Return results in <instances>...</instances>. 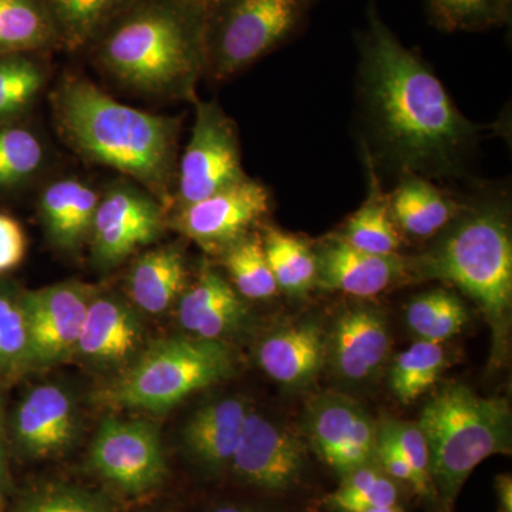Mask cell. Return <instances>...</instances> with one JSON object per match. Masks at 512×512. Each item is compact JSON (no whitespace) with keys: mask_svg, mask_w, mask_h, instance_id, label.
<instances>
[{"mask_svg":"<svg viewBox=\"0 0 512 512\" xmlns=\"http://www.w3.org/2000/svg\"><path fill=\"white\" fill-rule=\"evenodd\" d=\"M178 319L195 338L224 340L245 325L248 308L231 282L207 266L181 295Z\"/></svg>","mask_w":512,"mask_h":512,"instance_id":"obj_18","label":"cell"},{"mask_svg":"<svg viewBox=\"0 0 512 512\" xmlns=\"http://www.w3.org/2000/svg\"><path fill=\"white\" fill-rule=\"evenodd\" d=\"M313 249L318 265L316 286L323 291L372 298L409 276L404 256L360 251L339 234L323 238Z\"/></svg>","mask_w":512,"mask_h":512,"instance_id":"obj_15","label":"cell"},{"mask_svg":"<svg viewBox=\"0 0 512 512\" xmlns=\"http://www.w3.org/2000/svg\"><path fill=\"white\" fill-rule=\"evenodd\" d=\"M131 0H43L57 45L76 52L90 49L111 20Z\"/></svg>","mask_w":512,"mask_h":512,"instance_id":"obj_26","label":"cell"},{"mask_svg":"<svg viewBox=\"0 0 512 512\" xmlns=\"http://www.w3.org/2000/svg\"><path fill=\"white\" fill-rule=\"evenodd\" d=\"M198 2L205 3V5L210 6L211 8L212 5H215V3L220 2V0H198Z\"/></svg>","mask_w":512,"mask_h":512,"instance_id":"obj_44","label":"cell"},{"mask_svg":"<svg viewBox=\"0 0 512 512\" xmlns=\"http://www.w3.org/2000/svg\"><path fill=\"white\" fill-rule=\"evenodd\" d=\"M340 480L339 487L325 498V504L333 512H365L370 508L399 505L400 485L373 460Z\"/></svg>","mask_w":512,"mask_h":512,"instance_id":"obj_31","label":"cell"},{"mask_svg":"<svg viewBox=\"0 0 512 512\" xmlns=\"http://www.w3.org/2000/svg\"><path fill=\"white\" fill-rule=\"evenodd\" d=\"M16 512H111V504L99 493L74 485L55 484L30 494Z\"/></svg>","mask_w":512,"mask_h":512,"instance_id":"obj_38","label":"cell"},{"mask_svg":"<svg viewBox=\"0 0 512 512\" xmlns=\"http://www.w3.org/2000/svg\"><path fill=\"white\" fill-rule=\"evenodd\" d=\"M363 160L369 175V191L362 207L352 214L339 235L352 247L369 254H399L402 232L393 220L379 174L367 158L363 157Z\"/></svg>","mask_w":512,"mask_h":512,"instance_id":"obj_25","label":"cell"},{"mask_svg":"<svg viewBox=\"0 0 512 512\" xmlns=\"http://www.w3.org/2000/svg\"><path fill=\"white\" fill-rule=\"evenodd\" d=\"M29 366V332L22 293L0 285V375H15Z\"/></svg>","mask_w":512,"mask_h":512,"instance_id":"obj_34","label":"cell"},{"mask_svg":"<svg viewBox=\"0 0 512 512\" xmlns=\"http://www.w3.org/2000/svg\"><path fill=\"white\" fill-rule=\"evenodd\" d=\"M100 197L82 181L66 178L45 188L40 215L50 241L57 248L74 251L92 237Z\"/></svg>","mask_w":512,"mask_h":512,"instance_id":"obj_23","label":"cell"},{"mask_svg":"<svg viewBox=\"0 0 512 512\" xmlns=\"http://www.w3.org/2000/svg\"><path fill=\"white\" fill-rule=\"evenodd\" d=\"M96 289L63 282L22 293L28 322L30 366H50L76 353L87 309Z\"/></svg>","mask_w":512,"mask_h":512,"instance_id":"obj_14","label":"cell"},{"mask_svg":"<svg viewBox=\"0 0 512 512\" xmlns=\"http://www.w3.org/2000/svg\"><path fill=\"white\" fill-rule=\"evenodd\" d=\"M26 254V235L15 218L0 214V274L16 268Z\"/></svg>","mask_w":512,"mask_h":512,"instance_id":"obj_39","label":"cell"},{"mask_svg":"<svg viewBox=\"0 0 512 512\" xmlns=\"http://www.w3.org/2000/svg\"><path fill=\"white\" fill-rule=\"evenodd\" d=\"M463 204L423 254L407 259L409 275L453 285L484 313L493 330L494 359L503 353L512 306V237L504 197Z\"/></svg>","mask_w":512,"mask_h":512,"instance_id":"obj_4","label":"cell"},{"mask_svg":"<svg viewBox=\"0 0 512 512\" xmlns=\"http://www.w3.org/2000/svg\"><path fill=\"white\" fill-rule=\"evenodd\" d=\"M90 463L128 494L153 490L167 473L158 431L143 421L104 420L93 440Z\"/></svg>","mask_w":512,"mask_h":512,"instance_id":"obj_12","label":"cell"},{"mask_svg":"<svg viewBox=\"0 0 512 512\" xmlns=\"http://www.w3.org/2000/svg\"><path fill=\"white\" fill-rule=\"evenodd\" d=\"M495 491H497L498 512H512L511 474H500L495 478Z\"/></svg>","mask_w":512,"mask_h":512,"instance_id":"obj_40","label":"cell"},{"mask_svg":"<svg viewBox=\"0 0 512 512\" xmlns=\"http://www.w3.org/2000/svg\"><path fill=\"white\" fill-rule=\"evenodd\" d=\"M470 319L456 292L437 288L414 296L406 306V322L419 340L443 343L461 332Z\"/></svg>","mask_w":512,"mask_h":512,"instance_id":"obj_29","label":"cell"},{"mask_svg":"<svg viewBox=\"0 0 512 512\" xmlns=\"http://www.w3.org/2000/svg\"><path fill=\"white\" fill-rule=\"evenodd\" d=\"M271 192L247 178L211 197L175 210V229L205 252L222 255L271 211Z\"/></svg>","mask_w":512,"mask_h":512,"instance_id":"obj_10","label":"cell"},{"mask_svg":"<svg viewBox=\"0 0 512 512\" xmlns=\"http://www.w3.org/2000/svg\"><path fill=\"white\" fill-rule=\"evenodd\" d=\"M365 512H403V510L399 505H396V507L370 508Z\"/></svg>","mask_w":512,"mask_h":512,"instance_id":"obj_43","label":"cell"},{"mask_svg":"<svg viewBox=\"0 0 512 512\" xmlns=\"http://www.w3.org/2000/svg\"><path fill=\"white\" fill-rule=\"evenodd\" d=\"M315 0H220L208 10L204 77L222 82L301 32Z\"/></svg>","mask_w":512,"mask_h":512,"instance_id":"obj_7","label":"cell"},{"mask_svg":"<svg viewBox=\"0 0 512 512\" xmlns=\"http://www.w3.org/2000/svg\"><path fill=\"white\" fill-rule=\"evenodd\" d=\"M66 143L92 163L133 178L161 204L173 205L180 121L121 104L82 77H69L52 96Z\"/></svg>","mask_w":512,"mask_h":512,"instance_id":"obj_3","label":"cell"},{"mask_svg":"<svg viewBox=\"0 0 512 512\" xmlns=\"http://www.w3.org/2000/svg\"><path fill=\"white\" fill-rule=\"evenodd\" d=\"M392 217L400 232L413 238L436 237L463 208L439 185L416 174H403L387 195Z\"/></svg>","mask_w":512,"mask_h":512,"instance_id":"obj_22","label":"cell"},{"mask_svg":"<svg viewBox=\"0 0 512 512\" xmlns=\"http://www.w3.org/2000/svg\"><path fill=\"white\" fill-rule=\"evenodd\" d=\"M57 45L43 0H0V53L23 55Z\"/></svg>","mask_w":512,"mask_h":512,"instance_id":"obj_28","label":"cell"},{"mask_svg":"<svg viewBox=\"0 0 512 512\" xmlns=\"http://www.w3.org/2000/svg\"><path fill=\"white\" fill-rule=\"evenodd\" d=\"M430 456L436 503L453 511L458 494L487 458L511 454V410L503 397H483L466 384L448 383L417 421Z\"/></svg>","mask_w":512,"mask_h":512,"instance_id":"obj_5","label":"cell"},{"mask_svg":"<svg viewBox=\"0 0 512 512\" xmlns=\"http://www.w3.org/2000/svg\"><path fill=\"white\" fill-rule=\"evenodd\" d=\"M229 470L248 487L284 497L301 487L308 470V451L288 427L248 412Z\"/></svg>","mask_w":512,"mask_h":512,"instance_id":"obj_9","label":"cell"},{"mask_svg":"<svg viewBox=\"0 0 512 512\" xmlns=\"http://www.w3.org/2000/svg\"><path fill=\"white\" fill-rule=\"evenodd\" d=\"M356 46L363 157L376 173L397 178L461 180L487 127L457 109L429 64L400 42L373 2Z\"/></svg>","mask_w":512,"mask_h":512,"instance_id":"obj_1","label":"cell"},{"mask_svg":"<svg viewBox=\"0 0 512 512\" xmlns=\"http://www.w3.org/2000/svg\"><path fill=\"white\" fill-rule=\"evenodd\" d=\"M45 83L42 67L22 55L0 57V119L26 109Z\"/></svg>","mask_w":512,"mask_h":512,"instance_id":"obj_35","label":"cell"},{"mask_svg":"<svg viewBox=\"0 0 512 512\" xmlns=\"http://www.w3.org/2000/svg\"><path fill=\"white\" fill-rule=\"evenodd\" d=\"M211 512H281L268 510V508L256 507V505L251 504H235V503H225L217 505V507L212 508Z\"/></svg>","mask_w":512,"mask_h":512,"instance_id":"obj_41","label":"cell"},{"mask_svg":"<svg viewBox=\"0 0 512 512\" xmlns=\"http://www.w3.org/2000/svg\"><path fill=\"white\" fill-rule=\"evenodd\" d=\"M389 323L373 306L356 305L339 313L326 336V360L346 382L372 380L389 357Z\"/></svg>","mask_w":512,"mask_h":512,"instance_id":"obj_16","label":"cell"},{"mask_svg":"<svg viewBox=\"0 0 512 512\" xmlns=\"http://www.w3.org/2000/svg\"><path fill=\"white\" fill-rule=\"evenodd\" d=\"M15 434L30 456L46 457L63 451L77 436L72 397L57 384L37 386L20 403Z\"/></svg>","mask_w":512,"mask_h":512,"instance_id":"obj_19","label":"cell"},{"mask_svg":"<svg viewBox=\"0 0 512 512\" xmlns=\"http://www.w3.org/2000/svg\"><path fill=\"white\" fill-rule=\"evenodd\" d=\"M446 367V352L441 343L417 340L394 359L389 387L400 403L416 402L437 383Z\"/></svg>","mask_w":512,"mask_h":512,"instance_id":"obj_30","label":"cell"},{"mask_svg":"<svg viewBox=\"0 0 512 512\" xmlns=\"http://www.w3.org/2000/svg\"><path fill=\"white\" fill-rule=\"evenodd\" d=\"M187 261L180 248L165 245L148 251L131 266L128 292L138 309L163 313L187 289Z\"/></svg>","mask_w":512,"mask_h":512,"instance_id":"obj_24","label":"cell"},{"mask_svg":"<svg viewBox=\"0 0 512 512\" xmlns=\"http://www.w3.org/2000/svg\"><path fill=\"white\" fill-rule=\"evenodd\" d=\"M43 163L39 138L22 127L0 128V187L28 180Z\"/></svg>","mask_w":512,"mask_h":512,"instance_id":"obj_36","label":"cell"},{"mask_svg":"<svg viewBox=\"0 0 512 512\" xmlns=\"http://www.w3.org/2000/svg\"><path fill=\"white\" fill-rule=\"evenodd\" d=\"M305 433L316 456L342 478L375 456L377 424L355 400L320 394L306 410Z\"/></svg>","mask_w":512,"mask_h":512,"instance_id":"obj_13","label":"cell"},{"mask_svg":"<svg viewBox=\"0 0 512 512\" xmlns=\"http://www.w3.org/2000/svg\"><path fill=\"white\" fill-rule=\"evenodd\" d=\"M237 126L217 101H195V121L180 165L173 205L187 207L247 180Z\"/></svg>","mask_w":512,"mask_h":512,"instance_id":"obj_8","label":"cell"},{"mask_svg":"<svg viewBox=\"0 0 512 512\" xmlns=\"http://www.w3.org/2000/svg\"><path fill=\"white\" fill-rule=\"evenodd\" d=\"M382 426L389 431L404 460L412 468L414 478H416L414 495L437 504L430 478L429 447H427V441L424 439L420 427L417 426V423L396 419L384 420Z\"/></svg>","mask_w":512,"mask_h":512,"instance_id":"obj_37","label":"cell"},{"mask_svg":"<svg viewBox=\"0 0 512 512\" xmlns=\"http://www.w3.org/2000/svg\"><path fill=\"white\" fill-rule=\"evenodd\" d=\"M229 282L239 295L251 301H268L279 292L266 259L262 235L251 232L222 254Z\"/></svg>","mask_w":512,"mask_h":512,"instance_id":"obj_32","label":"cell"},{"mask_svg":"<svg viewBox=\"0 0 512 512\" xmlns=\"http://www.w3.org/2000/svg\"><path fill=\"white\" fill-rule=\"evenodd\" d=\"M431 25L441 32H484L511 20L512 0H423Z\"/></svg>","mask_w":512,"mask_h":512,"instance_id":"obj_33","label":"cell"},{"mask_svg":"<svg viewBox=\"0 0 512 512\" xmlns=\"http://www.w3.org/2000/svg\"><path fill=\"white\" fill-rule=\"evenodd\" d=\"M259 366L286 387L313 382L326 362V335L312 320L275 329L259 343Z\"/></svg>","mask_w":512,"mask_h":512,"instance_id":"obj_20","label":"cell"},{"mask_svg":"<svg viewBox=\"0 0 512 512\" xmlns=\"http://www.w3.org/2000/svg\"><path fill=\"white\" fill-rule=\"evenodd\" d=\"M144 328L137 312L116 296L94 295L76 353L101 366H120L136 359Z\"/></svg>","mask_w":512,"mask_h":512,"instance_id":"obj_17","label":"cell"},{"mask_svg":"<svg viewBox=\"0 0 512 512\" xmlns=\"http://www.w3.org/2000/svg\"><path fill=\"white\" fill-rule=\"evenodd\" d=\"M5 443H3V423L2 413H0V487H2L3 481H5Z\"/></svg>","mask_w":512,"mask_h":512,"instance_id":"obj_42","label":"cell"},{"mask_svg":"<svg viewBox=\"0 0 512 512\" xmlns=\"http://www.w3.org/2000/svg\"><path fill=\"white\" fill-rule=\"evenodd\" d=\"M234 350L224 340L174 336L154 343L134 359L100 402L161 413L198 390L234 373Z\"/></svg>","mask_w":512,"mask_h":512,"instance_id":"obj_6","label":"cell"},{"mask_svg":"<svg viewBox=\"0 0 512 512\" xmlns=\"http://www.w3.org/2000/svg\"><path fill=\"white\" fill-rule=\"evenodd\" d=\"M262 242L279 291L303 296L316 286L315 249L306 239L269 227L262 235Z\"/></svg>","mask_w":512,"mask_h":512,"instance_id":"obj_27","label":"cell"},{"mask_svg":"<svg viewBox=\"0 0 512 512\" xmlns=\"http://www.w3.org/2000/svg\"><path fill=\"white\" fill-rule=\"evenodd\" d=\"M164 227V210L154 195L130 183L113 185L100 198L92 231L93 262L121 264L137 249L153 244Z\"/></svg>","mask_w":512,"mask_h":512,"instance_id":"obj_11","label":"cell"},{"mask_svg":"<svg viewBox=\"0 0 512 512\" xmlns=\"http://www.w3.org/2000/svg\"><path fill=\"white\" fill-rule=\"evenodd\" d=\"M248 412L245 402L229 397L201 407L188 419L183 431L184 446L208 473L229 468Z\"/></svg>","mask_w":512,"mask_h":512,"instance_id":"obj_21","label":"cell"},{"mask_svg":"<svg viewBox=\"0 0 512 512\" xmlns=\"http://www.w3.org/2000/svg\"><path fill=\"white\" fill-rule=\"evenodd\" d=\"M208 10L198 0H131L90 49L100 69L128 89L195 103Z\"/></svg>","mask_w":512,"mask_h":512,"instance_id":"obj_2","label":"cell"}]
</instances>
